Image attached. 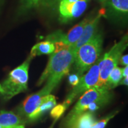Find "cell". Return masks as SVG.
<instances>
[{"label":"cell","mask_w":128,"mask_h":128,"mask_svg":"<svg viewBox=\"0 0 128 128\" xmlns=\"http://www.w3.org/2000/svg\"><path fill=\"white\" fill-rule=\"evenodd\" d=\"M87 7V0L70 2L67 0L60 1L59 6V20L62 23H66L79 17Z\"/></svg>","instance_id":"ba28073f"},{"label":"cell","mask_w":128,"mask_h":128,"mask_svg":"<svg viewBox=\"0 0 128 128\" xmlns=\"http://www.w3.org/2000/svg\"><path fill=\"white\" fill-rule=\"evenodd\" d=\"M122 69L117 66L110 72L106 85L110 90H112L119 86V82L122 80Z\"/></svg>","instance_id":"e0dca14e"},{"label":"cell","mask_w":128,"mask_h":128,"mask_svg":"<svg viewBox=\"0 0 128 128\" xmlns=\"http://www.w3.org/2000/svg\"><path fill=\"white\" fill-rule=\"evenodd\" d=\"M103 37L97 33L76 51L74 63L76 73L80 77L96 63L102 50Z\"/></svg>","instance_id":"277c9868"},{"label":"cell","mask_w":128,"mask_h":128,"mask_svg":"<svg viewBox=\"0 0 128 128\" xmlns=\"http://www.w3.org/2000/svg\"><path fill=\"white\" fill-rule=\"evenodd\" d=\"M122 76H124V77H126V76H128V66H125L124 68L122 69Z\"/></svg>","instance_id":"7402d4cb"},{"label":"cell","mask_w":128,"mask_h":128,"mask_svg":"<svg viewBox=\"0 0 128 128\" xmlns=\"http://www.w3.org/2000/svg\"><path fill=\"white\" fill-rule=\"evenodd\" d=\"M110 90L105 85L103 86H96L85 92L65 118L63 128H70L80 114L86 112L90 104L96 102H104L108 104L113 97V94Z\"/></svg>","instance_id":"3957f363"},{"label":"cell","mask_w":128,"mask_h":128,"mask_svg":"<svg viewBox=\"0 0 128 128\" xmlns=\"http://www.w3.org/2000/svg\"><path fill=\"white\" fill-rule=\"evenodd\" d=\"M99 62V60H98ZM98 62H96L88 72L80 77V81L76 86L73 87L72 90L65 98L63 104L68 108L73 101L92 88L97 86L99 79Z\"/></svg>","instance_id":"8992f818"},{"label":"cell","mask_w":128,"mask_h":128,"mask_svg":"<svg viewBox=\"0 0 128 128\" xmlns=\"http://www.w3.org/2000/svg\"><path fill=\"white\" fill-rule=\"evenodd\" d=\"M89 20L88 18H84L80 23L74 26L66 34H64L60 30L54 32L48 35L46 38V40L52 42L54 44L56 42H62V44L71 47L82 35L84 27Z\"/></svg>","instance_id":"52a82bcc"},{"label":"cell","mask_w":128,"mask_h":128,"mask_svg":"<svg viewBox=\"0 0 128 128\" xmlns=\"http://www.w3.org/2000/svg\"><path fill=\"white\" fill-rule=\"evenodd\" d=\"M119 85H124V86H127L128 85V76L124 77V79L121 80Z\"/></svg>","instance_id":"603a6c76"},{"label":"cell","mask_w":128,"mask_h":128,"mask_svg":"<svg viewBox=\"0 0 128 128\" xmlns=\"http://www.w3.org/2000/svg\"><path fill=\"white\" fill-rule=\"evenodd\" d=\"M128 39V34H126L119 42L115 43L110 50L104 55L103 58L99 60V79L97 86L106 84L110 72L118 66L120 58L127 48Z\"/></svg>","instance_id":"5b68a950"},{"label":"cell","mask_w":128,"mask_h":128,"mask_svg":"<svg viewBox=\"0 0 128 128\" xmlns=\"http://www.w3.org/2000/svg\"><path fill=\"white\" fill-rule=\"evenodd\" d=\"M26 121L12 112L0 111V125L5 128H16L20 124H24Z\"/></svg>","instance_id":"4fadbf2b"},{"label":"cell","mask_w":128,"mask_h":128,"mask_svg":"<svg viewBox=\"0 0 128 128\" xmlns=\"http://www.w3.org/2000/svg\"><path fill=\"white\" fill-rule=\"evenodd\" d=\"M55 49V44L52 42L46 40L34 44L32 48L30 56L33 58L37 56L50 55L54 52Z\"/></svg>","instance_id":"5bb4252c"},{"label":"cell","mask_w":128,"mask_h":128,"mask_svg":"<svg viewBox=\"0 0 128 128\" xmlns=\"http://www.w3.org/2000/svg\"><path fill=\"white\" fill-rule=\"evenodd\" d=\"M119 111H115L110 113L108 116H107L103 119L100 120V121L97 122L92 126L91 128H105L107 124L112 118H113L116 115L118 114Z\"/></svg>","instance_id":"d6986e66"},{"label":"cell","mask_w":128,"mask_h":128,"mask_svg":"<svg viewBox=\"0 0 128 128\" xmlns=\"http://www.w3.org/2000/svg\"><path fill=\"white\" fill-rule=\"evenodd\" d=\"M16 128H24V124H20V125L16 126Z\"/></svg>","instance_id":"cb8c5ba5"},{"label":"cell","mask_w":128,"mask_h":128,"mask_svg":"<svg viewBox=\"0 0 128 128\" xmlns=\"http://www.w3.org/2000/svg\"><path fill=\"white\" fill-rule=\"evenodd\" d=\"M56 104L55 97L51 94L44 96L41 99L39 105L36 107L31 114L28 116V119L29 122H34L39 119L46 112L49 111Z\"/></svg>","instance_id":"8fae6325"},{"label":"cell","mask_w":128,"mask_h":128,"mask_svg":"<svg viewBox=\"0 0 128 128\" xmlns=\"http://www.w3.org/2000/svg\"><path fill=\"white\" fill-rule=\"evenodd\" d=\"M60 1H61V0H60Z\"/></svg>","instance_id":"f1b7e54d"},{"label":"cell","mask_w":128,"mask_h":128,"mask_svg":"<svg viewBox=\"0 0 128 128\" xmlns=\"http://www.w3.org/2000/svg\"><path fill=\"white\" fill-rule=\"evenodd\" d=\"M55 49L51 54L46 68L38 80L37 86L46 82L52 90L56 87L65 76L68 74L74 62V51L71 46L62 42L55 43Z\"/></svg>","instance_id":"6da1fadb"},{"label":"cell","mask_w":128,"mask_h":128,"mask_svg":"<svg viewBox=\"0 0 128 128\" xmlns=\"http://www.w3.org/2000/svg\"><path fill=\"white\" fill-rule=\"evenodd\" d=\"M0 88H1V84H0Z\"/></svg>","instance_id":"83f0119b"},{"label":"cell","mask_w":128,"mask_h":128,"mask_svg":"<svg viewBox=\"0 0 128 128\" xmlns=\"http://www.w3.org/2000/svg\"><path fill=\"white\" fill-rule=\"evenodd\" d=\"M66 109L67 108L63 103L55 105L51 110L50 116L55 120V122H56L62 116Z\"/></svg>","instance_id":"ac0fdd59"},{"label":"cell","mask_w":128,"mask_h":128,"mask_svg":"<svg viewBox=\"0 0 128 128\" xmlns=\"http://www.w3.org/2000/svg\"><path fill=\"white\" fill-rule=\"evenodd\" d=\"M55 122H56L54 121V122L53 123V124H52V125H51V126H50V127L49 128H53V127H54V124H55Z\"/></svg>","instance_id":"484cf974"},{"label":"cell","mask_w":128,"mask_h":128,"mask_svg":"<svg viewBox=\"0 0 128 128\" xmlns=\"http://www.w3.org/2000/svg\"><path fill=\"white\" fill-rule=\"evenodd\" d=\"M32 58L26 60L9 73L1 84L0 94L4 100H9L17 94L25 92L28 88V69Z\"/></svg>","instance_id":"7a4b0ae2"},{"label":"cell","mask_w":128,"mask_h":128,"mask_svg":"<svg viewBox=\"0 0 128 128\" xmlns=\"http://www.w3.org/2000/svg\"><path fill=\"white\" fill-rule=\"evenodd\" d=\"M99 1H100L102 3H103V4H104V3L106 2V1H108V0H99Z\"/></svg>","instance_id":"d4e9b609"},{"label":"cell","mask_w":128,"mask_h":128,"mask_svg":"<svg viewBox=\"0 0 128 128\" xmlns=\"http://www.w3.org/2000/svg\"><path fill=\"white\" fill-rule=\"evenodd\" d=\"M96 122L94 113L86 111L80 114L69 128H91Z\"/></svg>","instance_id":"9a60e30c"},{"label":"cell","mask_w":128,"mask_h":128,"mask_svg":"<svg viewBox=\"0 0 128 128\" xmlns=\"http://www.w3.org/2000/svg\"><path fill=\"white\" fill-rule=\"evenodd\" d=\"M105 14L104 10L102 9L99 12V13L94 17L93 18L90 19L88 22L84 27L83 30L82 34L78 41L71 46L72 49L74 51L76 54V51L78 50L79 48L82 46L83 44L87 43L88 41L90 40L92 38L95 36L97 33V30H98V26L100 22L102 16Z\"/></svg>","instance_id":"30bf717a"},{"label":"cell","mask_w":128,"mask_h":128,"mask_svg":"<svg viewBox=\"0 0 128 128\" xmlns=\"http://www.w3.org/2000/svg\"><path fill=\"white\" fill-rule=\"evenodd\" d=\"M0 128H4V127H2V126H1L0 125Z\"/></svg>","instance_id":"4316f807"},{"label":"cell","mask_w":128,"mask_h":128,"mask_svg":"<svg viewBox=\"0 0 128 128\" xmlns=\"http://www.w3.org/2000/svg\"><path fill=\"white\" fill-rule=\"evenodd\" d=\"M52 90H53L45 85L39 92L28 96L17 109L18 116L24 120L28 119L29 114H31L39 105L42 98L44 96L50 94Z\"/></svg>","instance_id":"9c48e42d"},{"label":"cell","mask_w":128,"mask_h":128,"mask_svg":"<svg viewBox=\"0 0 128 128\" xmlns=\"http://www.w3.org/2000/svg\"><path fill=\"white\" fill-rule=\"evenodd\" d=\"M119 64L120 65H123V66H128V55H124L123 56H121L120 58Z\"/></svg>","instance_id":"44dd1931"},{"label":"cell","mask_w":128,"mask_h":128,"mask_svg":"<svg viewBox=\"0 0 128 128\" xmlns=\"http://www.w3.org/2000/svg\"><path fill=\"white\" fill-rule=\"evenodd\" d=\"M80 79V76H78L76 73L72 74L69 75L68 76V81L72 87H75L78 84Z\"/></svg>","instance_id":"ffe728a7"},{"label":"cell","mask_w":128,"mask_h":128,"mask_svg":"<svg viewBox=\"0 0 128 128\" xmlns=\"http://www.w3.org/2000/svg\"><path fill=\"white\" fill-rule=\"evenodd\" d=\"M52 1L53 0H21L18 9V14L20 15L25 14L32 10L50 4Z\"/></svg>","instance_id":"2e32d148"},{"label":"cell","mask_w":128,"mask_h":128,"mask_svg":"<svg viewBox=\"0 0 128 128\" xmlns=\"http://www.w3.org/2000/svg\"><path fill=\"white\" fill-rule=\"evenodd\" d=\"M108 14L114 18H127L128 0H108L106 1Z\"/></svg>","instance_id":"7c38bea8"}]
</instances>
